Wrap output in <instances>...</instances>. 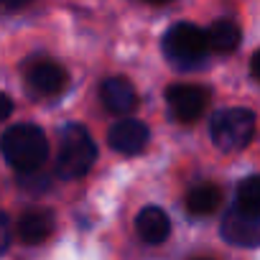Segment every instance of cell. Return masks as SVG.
Wrapping results in <instances>:
<instances>
[{
    "label": "cell",
    "mask_w": 260,
    "mask_h": 260,
    "mask_svg": "<svg viewBox=\"0 0 260 260\" xmlns=\"http://www.w3.org/2000/svg\"><path fill=\"white\" fill-rule=\"evenodd\" d=\"M0 153H3V158L16 171L36 174L49 156V143H46V136L41 127H36L31 122H21L3 133V138H0Z\"/></svg>",
    "instance_id": "obj_1"
},
{
    "label": "cell",
    "mask_w": 260,
    "mask_h": 260,
    "mask_svg": "<svg viewBox=\"0 0 260 260\" xmlns=\"http://www.w3.org/2000/svg\"><path fill=\"white\" fill-rule=\"evenodd\" d=\"M97 158V148L87 127L72 122L61 127L59 136V161H56V174L67 181L82 179Z\"/></svg>",
    "instance_id": "obj_2"
},
{
    "label": "cell",
    "mask_w": 260,
    "mask_h": 260,
    "mask_svg": "<svg viewBox=\"0 0 260 260\" xmlns=\"http://www.w3.org/2000/svg\"><path fill=\"white\" fill-rule=\"evenodd\" d=\"M164 54L179 69H197L209 54L207 34L191 23H176L164 36Z\"/></svg>",
    "instance_id": "obj_3"
},
{
    "label": "cell",
    "mask_w": 260,
    "mask_h": 260,
    "mask_svg": "<svg viewBox=\"0 0 260 260\" xmlns=\"http://www.w3.org/2000/svg\"><path fill=\"white\" fill-rule=\"evenodd\" d=\"M209 136L219 151H242L255 136V115L245 107L219 110L209 122Z\"/></svg>",
    "instance_id": "obj_4"
},
{
    "label": "cell",
    "mask_w": 260,
    "mask_h": 260,
    "mask_svg": "<svg viewBox=\"0 0 260 260\" xmlns=\"http://www.w3.org/2000/svg\"><path fill=\"white\" fill-rule=\"evenodd\" d=\"M219 232L235 247H260V214L232 207L222 217Z\"/></svg>",
    "instance_id": "obj_5"
},
{
    "label": "cell",
    "mask_w": 260,
    "mask_h": 260,
    "mask_svg": "<svg viewBox=\"0 0 260 260\" xmlns=\"http://www.w3.org/2000/svg\"><path fill=\"white\" fill-rule=\"evenodd\" d=\"M166 100H169L171 115L179 122H194L207 110L209 92L204 87H197V84H174V87H169Z\"/></svg>",
    "instance_id": "obj_6"
},
{
    "label": "cell",
    "mask_w": 260,
    "mask_h": 260,
    "mask_svg": "<svg viewBox=\"0 0 260 260\" xmlns=\"http://www.w3.org/2000/svg\"><path fill=\"white\" fill-rule=\"evenodd\" d=\"M148 127L146 122L141 120H133V117H127V120H117L112 127H110V146L117 151V153H125V156H136L141 153L146 146H148Z\"/></svg>",
    "instance_id": "obj_7"
},
{
    "label": "cell",
    "mask_w": 260,
    "mask_h": 260,
    "mask_svg": "<svg viewBox=\"0 0 260 260\" xmlns=\"http://www.w3.org/2000/svg\"><path fill=\"white\" fill-rule=\"evenodd\" d=\"M100 100H102L105 110L112 112V115H127V112H133L136 105H138L136 87L130 84L127 79H122V77L105 79L102 87H100Z\"/></svg>",
    "instance_id": "obj_8"
},
{
    "label": "cell",
    "mask_w": 260,
    "mask_h": 260,
    "mask_svg": "<svg viewBox=\"0 0 260 260\" xmlns=\"http://www.w3.org/2000/svg\"><path fill=\"white\" fill-rule=\"evenodd\" d=\"M28 84L36 94L51 97L67 87V72H64V67H59L54 61H36L28 72Z\"/></svg>",
    "instance_id": "obj_9"
},
{
    "label": "cell",
    "mask_w": 260,
    "mask_h": 260,
    "mask_svg": "<svg viewBox=\"0 0 260 260\" xmlns=\"http://www.w3.org/2000/svg\"><path fill=\"white\" fill-rule=\"evenodd\" d=\"M136 230H138L143 242L161 245V242H166V237L171 232V222H169V214L161 207H146L136 217Z\"/></svg>",
    "instance_id": "obj_10"
},
{
    "label": "cell",
    "mask_w": 260,
    "mask_h": 260,
    "mask_svg": "<svg viewBox=\"0 0 260 260\" xmlns=\"http://www.w3.org/2000/svg\"><path fill=\"white\" fill-rule=\"evenodd\" d=\"M54 232V214L49 209H31L18 219V237L26 245H39Z\"/></svg>",
    "instance_id": "obj_11"
},
{
    "label": "cell",
    "mask_w": 260,
    "mask_h": 260,
    "mask_svg": "<svg viewBox=\"0 0 260 260\" xmlns=\"http://www.w3.org/2000/svg\"><path fill=\"white\" fill-rule=\"evenodd\" d=\"M207 34V44H209V51H217V54H232L237 46H240V26L235 21H214L209 26Z\"/></svg>",
    "instance_id": "obj_12"
},
{
    "label": "cell",
    "mask_w": 260,
    "mask_h": 260,
    "mask_svg": "<svg viewBox=\"0 0 260 260\" xmlns=\"http://www.w3.org/2000/svg\"><path fill=\"white\" fill-rule=\"evenodd\" d=\"M222 202V191L214 184H199L189 191L186 197V207L191 214H212Z\"/></svg>",
    "instance_id": "obj_13"
},
{
    "label": "cell",
    "mask_w": 260,
    "mask_h": 260,
    "mask_svg": "<svg viewBox=\"0 0 260 260\" xmlns=\"http://www.w3.org/2000/svg\"><path fill=\"white\" fill-rule=\"evenodd\" d=\"M237 207L260 214V176H247L237 186Z\"/></svg>",
    "instance_id": "obj_14"
},
{
    "label": "cell",
    "mask_w": 260,
    "mask_h": 260,
    "mask_svg": "<svg viewBox=\"0 0 260 260\" xmlns=\"http://www.w3.org/2000/svg\"><path fill=\"white\" fill-rule=\"evenodd\" d=\"M11 245V219L6 212H0V255H3Z\"/></svg>",
    "instance_id": "obj_15"
},
{
    "label": "cell",
    "mask_w": 260,
    "mask_h": 260,
    "mask_svg": "<svg viewBox=\"0 0 260 260\" xmlns=\"http://www.w3.org/2000/svg\"><path fill=\"white\" fill-rule=\"evenodd\" d=\"M11 112H13V100L6 92H0V120L11 117Z\"/></svg>",
    "instance_id": "obj_16"
},
{
    "label": "cell",
    "mask_w": 260,
    "mask_h": 260,
    "mask_svg": "<svg viewBox=\"0 0 260 260\" xmlns=\"http://www.w3.org/2000/svg\"><path fill=\"white\" fill-rule=\"evenodd\" d=\"M250 72H252V77L260 82V49L255 51V56H252V64H250Z\"/></svg>",
    "instance_id": "obj_17"
},
{
    "label": "cell",
    "mask_w": 260,
    "mask_h": 260,
    "mask_svg": "<svg viewBox=\"0 0 260 260\" xmlns=\"http://www.w3.org/2000/svg\"><path fill=\"white\" fill-rule=\"evenodd\" d=\"M6 8H18V6H23V3H28V0H0Z\"/></svg>",
    "instance_id": "obj_18"
},
{
    "label": "cell",
    "mask_w": 260,
    "mask_h": 260,
    "mask_svg": "<svg viewBox=\"0 0 260 260\" xmlns=\"http://www.w3.org/2000/svg\"><path fill=\"white\" fill-rule=\"evenodd\" d=\"M148 3H169V0H148Z\"/></svg>",
    "instance_id": "obj_19"
},
{
    "label": "cell",
    "mask_w": 260,
    "mask_h": 260,
    "mask_svg": "<svg viewBox=\"0 0 260 260\" xmlns=\"http://www.w3.org/2000/svg\"><path fill=\"white\" fill-rule=\"evenodd\" d=\"M199 260H209V257H199Z\"/></svg>",
    "instance_id": "obj_20"
}]
</instances>
